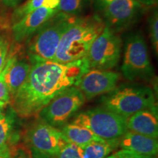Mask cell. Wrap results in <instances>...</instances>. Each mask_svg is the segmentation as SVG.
<instances>
[{"label":"cell","mask_w":158,"mask_h":158,"mask_svg":"<svg viewBox=\"0 0 158 158\" xmlns=\"http://www.w3.org/2000/svg\"><path fill=\"white\" fill-rule=\"evenodd\" d=\"M5 106H2V105H0V114L3 111V108Z\"/></svg>","instance_id":"31"},{"label":"cell","mask_w":158,"mask_h":158,"mask_svg":"<svg viewBox=\"0 0 158 158\" xmlns=\"http://www.w3.org/2000/svg\"><path fill=\"white\" fill-rule=\"evenodd\" d=\"M11 150L10 148L0 151V158H12Z\"/></svg>","instance_id":"30"},{"label":"cell","mask_w":158,"mask_h":158,"mask_svg":"<svg viewBox=\"0 0 158 158\" xmlns=\"http://www.w3.org/2000/svg\"><path fill=\"white\" fill-rule=\"evenodd\" d=\"M127 130L141 135L158 137L157 106L138 111L126 118Z\"/></svg>","instance_id":"13"},{"label":"cell","mask_w":158,"mask_h":158,"mask_svg":"<svg viewBox=\"0 0 158 158\" xmlns=\"http://www.w3.org/2000/svg\"><path fill=\"white\" fill-rule=\"evenodd\" d=\"M104 27L98 15L78 18L63 35L54 61L66 64L86 58L91 45Z\"/></svg>","instance_id":"2"},{"label":"cell","mask_w":158,"mask_h":158,"mask_svg":"<svg viewBox=\"0 0 158 158\" xmlns=\"http://www.w3.org/2000/svg\"><path fill=\"white\" fill-rule=\"evenodd\" d=\"M78 17L58 12L29 39V59L54 61L61 39Z\"/></svg>","instance_id":"3"},{"label":"cell","mask_w":158,"mask_h":158,"mask_svg":"<svg viewBox=\"0 0 158 158\" xmlns=\"http://www.w3.org/2000/svg\"><path fill=\"white\" fill-rule=\"evenodd\" d=\"M12 158H36L28 147H21L18 149L14 155L12 154Z\"/></svg>","instance_id":"26"},{"label":"cell","mask_w":158,"mask_h":158,"mask_svg":"<svg viewBox=\"0 0 158 158\" xmlns=\"http://www.w3.org/2000/svg\"><path fill=\"white\" fill-rule=\"evenodd\" d=\"M122 40L117 33L105 26L89 49L86 59L89 68L99 70H111L119 62Z\"/></svg>","instance_id":"7"},{"label":"cell","mask_w":158,"mask_h":158,"mask_svg":"<svg viewBox=\"0 0 158 158\" xmlns=\"http://www.w3.org/2000/svg\"><path fill=\"white\" fill-rule=\"evenodd\" d=\"M84 102L81 92L77 86H72L53 98L38 115L53 127H62L81 108Z\"/></svg>","instance_id":"8"},{"label":"cell","mask_w":158,"mask_h":158,"mask_svg":"<svg viewBox=\"0 0 158 158\" xmlns=\"http://www.w3.org/2000/svg\"><path fill=\"white\" fill-rule=\"evenodd\" d=\"M88 0H59L58 10L73 16H78L84 12Z\"/></svg>","instance_id":"19"},{"label":"cell","mask_w":158,"mask_h":158,"mask_svg":"<svg viewBox=\"0 0 158 158\" xmlns=\"http://www.w3.org/2000/svg\"><path fill=\"white\" fill-rule=\"evenodd\" d=\"M54 0H28L15 10L13 15V23L17 22L26 15Z\"/></svg>","instance_id":"20"},{"label":"cell","mask_w":158,"mask_h":158,"mask_svg":"<svg viewBox=\"0 0 158 158\" xmlns=\"http://www.w3.org/2000/svg\"><path fill=\"white\" fill-rule=\"evenodd\" d=\"M61 132L67 141L79 147H84L91 142L105 141L88 128L73 123L64 125Z\"/></svg>","instance_id":"16"},{"label":"cell","mask_w":158,"mask_h":158,"mask_svg":"<svg viewBox=\"0 0 158 158\" xmlns=\"http://www.w3.org/2000/svg\"><path fill=\"white\" fill-rule=\"evenodd\" d=\"M115 0H94V6L98 10L102 11L110 2Z\"/></svg>","instance_id":"27"},{"label":"cell","mask_w":158,"mask_h":158,"mask_svg":"<svg viewBox=\"0 0 158 158\" xmlns=\"http://www.w3.org/2000/svg\"><path fill=\"white\" fill-rule=\"evenodd\" d=\"M72 123L84 126L102 139L119 141L127 131L126 118L101 106L78 114Z\"/></svg>","instance_id":"5"},{"label":"cell","mask_w":158,"mask_h":158,"mask_svg":"<svg viewBox=\"0 0 158 158\" xmlns=\"http://www.w3.org/2000/svg\"><path fill=\"white\" fill-rule=\"evenodd\" d=\"M118 147L138 155L155 157L158 151L157 138L127 130L120 138Z\"/></svg>","instance_id":"15"},{"label":"cell","mask_w":158,"mask_h":158,"mask_svg":"<svg viewBox=\"0 0 158 158\" xmlns=\"http://www.w3.org/2000/svg\"><path fill=\"white\" fill-rule=\"evenodd\" d=\"M15 114L12 108L0 114V151L10 148L9 142L15 124Z\"/></svg>","instance_id":"18"},{"label":"cell","mask_w":158,"mask_h":158,"mask_svg":"<svg viewBox=\"0 0 158 158\" xmlns=\"http://www.w3.org/2000/svg\"><path fill=\"white\" fill-rule=\"evenodd\" d=\"M27 80L10 98L11 108L21 117L38 115L49 102L67 88L75 86L86 72V58L66 64L55 61L30 59Z\"/></svg>","instance_id":"1"},{"label":"cell","mask_w":158,"mask_h":158,"mask_svg":"<svg viewBox=\"0 0 158 158\" xmlns=\"http://www.w3.org/2000/svg\"><path fill=\"white\" fill-rule=\"evenodd\" d=\"M106 158H154L153 157H149V156H144L138 155L132 152L127 151L125 149H121L112 154V155H108Z\"/></svg>","instance_id":"25"},{"label":"cell","mask_w":158,"mask_h":158,"mask_svg":"<svg viewBox=\"0 0 158 158\" xmlns=\"http://www.w3.org/2000/svg\"><path fill=\"white\" fill-rule=\"evenodd\" d=\"M28 148L36 158H55L67 140L61 130L41 119L29 130Z\"/></svg>","instance_id":"9"},{"label":"cell","mask_w":158,"mask_h":158,"mask_svg":"<svg viewBox=\"0 0 158 158\" xmlns=\"http://www.w3.org/2000/svg\"><path fill=\"white\" fill-rule=\"evenodd\" d=\"M59 0H54L26 15L12 27L13 40L17 43L29 40L51 17L58 13Z\"/></svg>","instance_id":"12"},{"label":"cell","mask_w":158,"mask_h":158,"mask_svg":"<svg viewBox=\"0 0 158 158\" xmlns=\"http://www.w3.org/2000/svg\"><path fill=\"white\" fill-rule=\"evenodd\" d=\"M145 7L135 0H115L101 11L105 26L115 32L125 30L141 19Z\"/></svg>","instance_id":"10"},{"label":"cell","mask_w":158,"mask_h":158,"mask_svg":"<svg viewBox=\"0 0 158 158\" xmlns=\"http://www.w3.org/2000/svg\"><path fill=\"white\" fill-rule=\"evenodd\" d=\"M121 70L130 81L150 80L154 76L147 44L140 32L132 33L126 40Z\"/></svg>","instance_id":"6"},{"label":"cell","mask_w":158,"mask_h":158,"mask_svg":"<svg viewBox=\"0 0 158 158\" xmlns=\"http://www.w3.org/2000/svg\"><path fill=\"white\" fill-rule=\"evenodd\" d=\"M149 37L151 40L153 49L157 54L158 51V15L157 11L155 10L152 15L150 16L149 21Z\"/></svg>","instance_id":"22"},{"label":"cell","mask_w":158,"mask_h":158,"mask_svg":"<svg viewBox=\"0 0 158 158\" xmlns=\"http://www.w3.org/2000/svg\"><path fill=\"white\" fill-rule=\"evenodd\" d=\"M119 74L114 71L88 69L75 86L81 92L85 99L91 100L113 91L117 86Z\"/></svg>","instance_id":"11"},{"label":"cell","mask_w":158,"mask_h":158,"mask_svg":"<svg viewBox=\"0 0 158 158\" xmlns=\"http://www.w3.org/2000/svg\"><path fill=\"white\" fill-rule=\"evenodd\" d=\"M10 101V94L6 85L2 73H0V105L5 106Z\"/></svg>","instance_id":"24"},{"label":"cell","mask_w":158,"mask_h":158,"mask_svg":"<svg viewBox=\"0 0 158 158\" xmlns=\"http://www.w3.org/2000/svg\"><path fill=\"white\" fill-rule=\"evenodd\" d=\"M137 2L140 3L142 5L143 7H151L157 4V0H135Z\"/></svg>","instance_id":"28"},{"label":"cell","mask_w":158,"mask_h":158,"mask_svg":"<svg viewBox=\"0 0 158 158\" xmlns=\"http://www.w3.org/2000/svg\"><path fill=\"white\" fill-rule=\"evenodd\" d=\"M5 5L9 7H14L21 2V0H2Z\"/></svg>","instance_id":"29"},{"label":"cell","mask_w":158,"mask_h":158,"mask_svg":"<svg viewBox=\"0 0 158 158\" xmlns=\"http://www.w3.org/2000/svg\"><path fill=\"white\" fill-rule=\"evenodd\" d=\"M31 68L30 63L18 59L16 56L7 59L2 73L4 80L8 88L10 98L24 84Z\"/></svg>","instance_id":"14"},{"label":"cell","mask_w":158,"mask_h":158,"mask_svg":"<svg viewBox=\"0 0 158 158\" xmlns=\"http://www.w3.org/2000/svg\"><path fill=\"white\" fill-rule=\"evenodd\" d=\"M55 158H83L81 147L67 141L63 144Z\"/></svg>","instance_id":"21"},{"label":"cell","mask_w":158,"mask_h":158,"mask_svg":"<svg viewBox=\"0 0 158 158\" xmlns=\"http://www.w3.org/2000/svg\"><path fill=\"white\" fill-rule=\"evenodd\" d=\"M119 141H93L81 147L83 158H106L118 147Z\"/></svg>","instance_id":"17"},{"label":"cell","mask_w":158,"mask_h":158,"mask_svg":"<svg viewBox=\"0 0 158 158\" xmlns=\"http://www.w3.org/2000/svg\"><path fill=\"white\" fill-rule=\"evenodd\" d=\"M102 106L127 118L136 112L157 106L153 91L143 85H122L102 98Z\"/></svg>","instance_id":"4"},{"label":"cell","mask_w":158,"mask_h":158,"mask_svg":"<svg viewBox=\"0 0 158 158\" xmlns=\"http://www.w3.org/2000/svg\"><path fill=\"white\" fill-rule=\"evenodd\" d=\"M9 48L10 43L8 39L5 35L0 33V73L3 70L7 61Z\"/></svg>","instance_id":"23"}]
</instances>
